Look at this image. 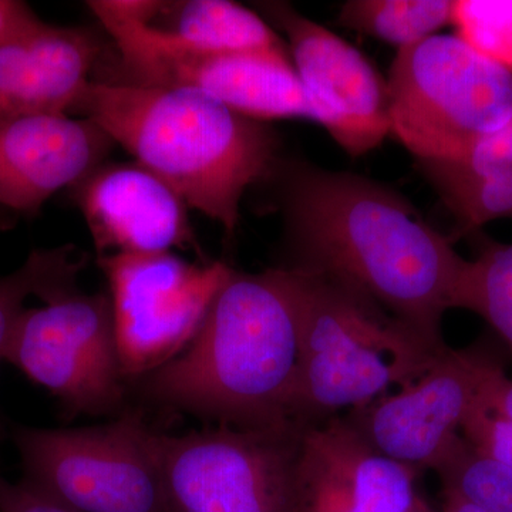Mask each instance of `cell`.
Segmentation results:
<instances>
[{
    "label": "cell",
    "instance_id": "obj_2",
    "mask_svg": "<svg viewBox=\"0 0 512 512\" xmlns=\"http://www.w3.org/2000/svg\"><path fill=\"white\" fill-rule=\"evenodd\" d=\"M302 275L292 268L232 269L200 332L180 356L150 373L140 390L168 409L269 427L293 421L288 406L301 346Z\"/></svg>",
    "mask_w": 512,
    "mask_h": 512
},
{
    "label": "cell",
    "instance_id": "obj_28",
    "mask_svg": "<svg viewBox=\"0 0 512 512\" xmlns=\"http://www.w3.org/2000/svg\"><path fill=\"white\" fill-rule=\"evenodd\" d=\"M478 404L485 412L512 421V379L505 375L497 360L493 359L485 372Z\"/></svg>",
    "mask_w": 512,
    "mask_h": 512
},
{
    "label": "cell",
    "instance_id": "obj_21",
    "mask_svg": "<svg viewBox=\"0 0 512 512\" xmlns=\"http://www.w3.org/2000/svg\"><path fill=\"white\" fill-rule=\"evenodd\" d=\"M477 256L468 261L456 308L477 313L512 352V242L474 232Z\"/></svg>",
    "mask_w": 512,
    "mask_h": 512
},
{
    "label": "cell",
    "instance_id": "obj_23",
    "mask_svg": "<svg viewBox=\"0 0 512 512\" xmlns=\"http://www.w3.org/2000/svg\"><path fill=\"white\" fill-rule=\"evenodd\" d=\"M451 23L467 45L512 70V0H456Z\"/></svg>",
    "mask_w": 512,
    "mask_h": 512
},
{
    "label": "cell",
    "instance_id": "obj_26",
    "mask_svg": "<svg viewBox=\"0 0 512 512\" xmlns=\"http://www.w3.org/2000/svg\"><path fill=\"white\" fill-rule=\"evenodd\" d=\"M474 170L512 168V117L500 130L478 140L466 156L453 161Z\"/></svg>",
    "mask_w": 512,
    "mask_h": 512
},
{
    "label": "cell",
    "instance_id": "obj_19",
    "mask_svg": "<svg viewBox=\"0 0 512 512\" xmlns=\"http://www.w3.org/2000/svg\"><path fill=\"white\" fill-rule=\"evenodd\" d=\"M84 261L72 245L37 248L12 274L0 278V363L19 316L29 298L43 303L55 301L77 291V281ZM5 439V426L0 416V443Z\"/></svg>",
    "mask_w": 512,
    "mask_h": 512
},
{
    "label": "cell",
    "instance_id": "obj_20",
    "mask_svg": "<svg viewBox=\"0 0 512 512\" xmlns=\"http://www.w3.org/2000/svg\"><path fill=\"white\" fill-rule=\"evenodd\" d=\"M453 10V0H349L339 23L400 50L436 35L451 23Z\"/></svg>",
    "mask_w": 512,
    "mask_h": 512
},
{
    "label": "cell",
    "instance_id": "obj_4",
    "mask_svg": "<svg viewBox=\"0 0 512 512\" xmlns=\"http://www.w3.org/2000/svg\"><path fill=\"white\" fill-rule=\"evenodd\" d=\"M299 272L301 346L289 419L318 424L340 410L366 406L393 384L419 379L448 349L431 345L350 286Z\"/></svg>",
    "mask_w": 512,
    "mask_h": 512
},
{
    "label": "cell",
    "instance_id": "obj_22",
    "mask_svg": "<svg viewBox=\"0 0 512 512\" xmlns=\"http://www.w3.org/2000/svg\"><path fill=\"white\" fill-rule=\"evenodd\" d=\"M444 494H453L487 512H512V468L484 456L461 434L433 468Z\"/></svg>",
    "mask_w": 512,
    "mask_h": 512
},
{
    "label": "cell",
    "instance_id": "obj_27",
    "mask_svg": "<svg viewBox=\"0 0 512 512\" xmlns=\"http://www.w3.org/2000/svg\"><path fill=\"white\" fill-rule=\"evenodd\" d=\"M46 25L28 3L0 0V49L35 35Z\"/></svg>",
    "mask_w": 512,
    "mask_h": 512
},
{
    "label": "cell",
    "instance_id": "obj_14",
    "mask_svg": "<svg viewBox=\"0 0 512 512\" xmlns=\"http://www.w3.org/2000/svg\"><path fill=\"white\" fill-rule=\"evenodd\" d=\"M99 256L200 252L187 202L136 163H103L72 188Z\"/></svg>",
    "mask_w": 512,
    "mask_h": 512
},
{
    "label": "cell",
    "instance_id": "obj_10",
    "mask_svg": "<svg viewBox=\"0 0 512 512\" xmlns=\"http://www.w3.org/2000/svg\"><path fill=\"white\" fill-rule=\"evenodd\" d=\"M109 284L126 380H140L190 346L232 268L174 252L99 256Z\"/></svg>",
    "mask_w": 512,
    "mask_h": 512
},
{
    "label": "cell",
    "instance_id": "obj_5",
    "mask_svg": "<svg viewBox=\"0 0 512 512\" xmlns=\"http://www.w3.org/2000/svg\"><path fill=\"white\" fill-rule=\"evenodd\" d=\"M87 5L119 52L121 76L106 82L194 90L259 121H316L289 50L201 52L171 42L148 25L160 2L93 0Z\"/></svg>",
    "mask_w": 512,
    "mask_h": 512
},
{
    "label": "cell",
    "instance_id": "obj_11",
    "mask_svg": "<svg viewBox=\"0 0 512 512\" xmlns=\"http://www.w3.org/2000/svg\"><path fill=\"white\" fill-rule=\"evenodd\" d=\"M259 9L288 39L286 46L316 123L350 157L379 147L392 126L387 82L373 64L356 47L288 3L264 2Z\"/></svg>",
    "mask_w": 512,
    "mask_h": 512
},
{
    "label": "cell",
    "instance_id": "obj_17",
    "mask_svg": "<svg viewBox=\"0 0 512 512\" xmlns=\"http://www.w3.org/2000/svg\"><path fill=\"white\" fill-rule=\"evenodd\" d=\"M148 25L171 42L208 53L288 50L272 26L254 10L229 0L160 2Z\"/></svg>",
    "mask_w": 512,
    "mask_h": 512
},
{
    "label": "cell",
    "instance_id": "obj_25",
    "mask_svg": "<svg viewBox=\"0 0 512 512\" xmlns=\"http://www.w3.org/2000/svg\"><path fill=\"white\" fill-rule=\"evenodd\" d=\"M0 512H79L26 480L0 476Z\"/></svg>",
    "mask_w": 512,
    "mask_h": 512
},
{
    "label": "cell",
    "instance_id": "obj_7",
    "mask_svg": "<svg viewBox=\"0 0 512 512\" xmlns=\"http://www.w3.org/2000/svg\"><path fill=\"white\" fill-rule=\"evenodd\" d=\"M23 480L79 512H170L157 431L136 410L101 426H15Z\"/></svg>",
    "mask_w": 512,
    "mask_h": 512
},
{
    "label": "cell",
    "instance_id": "obj_1",
    "mask_svg": "<svg viewBox=\"0 0 512 512\" xmlns=\"http://www.w3.org/2000/svg\"><path fill=\"white\" fill-rule=\"evenodd\" d=\"M286 268L322 274L372 299L437 348L468 261L399 192L352 173L276 164Z\"/></svg>",
    "mask_w": 512,
    "mask_h": 512
},
{
    "label": "cell",
    "instance_id": "obj_3",
    "mask_svg": "<svg viewBox=\"0 0 512 512\" xmlns=\"http://www.w3.org/2000/svg\"><path fill=\"white\" fill-rule=\"evenodd\" d=\"M70 114L94 121L229 237L245 192L278 164L265 121L194 90L90 80Z\"/></svg>",
    "mask_w": 512,
    "mask_h": 512
},
{
    "label": "cell",
    "instance_id": "obj_8",
    "mask_svg": "<svg viewBox=\"0 0 512 512\" xmlns=\"http://www.w3.org/2000/svg\"><path fill=\"white\" fill-rule=\"evenodd\" d=\"M306 426H220L183 436L157 431L170 512H291Z\"/></svg>",
    "mask_w": 512,
    "mask_h": 512
},
{
    "label": "cell",
    "instance_id": "obj_12",
    "mask_svg": "<svg viewBox=\"0 0 512 512\" xmlns=\"http://www.w3.org/2000/svg\"><path fill=\"white\" fill-rule=\"evenodd\" d=\"M491 357L448 348L393 396L350 410L345 420L376 453L416 471L433 470L480 397Z\"/></svg>",
    "mask_w": 512,
    "mask_h": 512
},
{
    "label": "cell",
    "instance_id": "obj_18",
    "mask_svg": "<svg viewBox=\"0 0 512 512\" xmlns=\"http://www.w3.org/2000/svg\"><path fill=\"white\" fill-rule=\"evenodd\" d=\"M427 180L456 215L458 235L512 218V168L474 170L453 161H417Z\"/></svg>",
    "mask_w": 512,
    "mask_h": 512
},
{
    "label": "cell",
    "instance_id": "obj_30",
    "mask_svg": "<svg viewBox=\"0 0 512 512\" xmlns=\"http://www.w3.org/2000/svg\"><path fill=\"white\" fill-rule=\"evenodd\" d=\"M412 512H431L429 510V508L426 507V505H424L423 501H419V503H417L416 507L413 508V511Z\"/></svg>",
    "mask_w": 512,
    "mask_h": 512
},
{
    "label": "cell",
    "instance_id": "obj_15",
    "mask_svg": "<svg viewBox=\"0 0 512 512\" xmlns=\"http://www.w3.org/2000/svg\"><path fill=\"white\" fill-rule=\"evenodd\" d=\"M114 143L84 117L26 116L0 121V205L35 215L56 192L106 163Z\"/></svg>",
    "mask_w": 512,
    "mask_h": 512
},
{
    "label": "cell",
    "instance_id": "obj_9",
    "mask_svg": "<svg viewBox=\"0 0 512 512\" xmlns=\"http://www.w3.org/2000/svg\"><path fill=\"white\" fill-rule=\"evenodd\" d=\"M5 362L52 394L64 414L124 412L126 377L109 292L77 289L26 308L10 335Z\"/></svg>",
    "mask_w": 512,
    "mask_h": 512
},
{
    "label": "cell",
    "instance_id": "obj_16",
    "mask_svg": "<svg viewBox=\"0 0 512 512\" xmlns=\"http://www.w3.org/2000/svg\"><path fill=\"white\" fill-rule=\"evenodd\" d=\"M100 53L90 30L50 25L2 47L0 121L70 114Z\"/></svg>",
    "mask_w": 512,
    "mask_h": 512
},
{
    "label": "cell",
    "instance_id": "obj_24",
    "mask_svg": "<svg viewBox=\"0 0 512 512\" xmlns=\"http://www.w3.org/2000/svg\"><path fill=\"white\" fill-rule=\"evenodd\" d=\"M460 434L484 456L512 468V421L485 412L477 404L461 426Z\"/></svg>",
    "mask_w": 512,
    "mask_h": 512
},
{
    "label": "cell",
    "instance_id": "obj_6",
    "mask_svg": "<svg viewBox=\"0 0 512 512\" xmlns=\"http://www.w3.org/2000/svg\"><path fill=\"white\" fill-rule=\"evenodd\" d=\"M390 126L417 161H457L512 117V70L457 35L400 49L389 79Z\"/></svg>",
    "mask_w": 512,
    "mask_h": 512
},
{
    "label": "cell",
    "instance_id": "obj_13",
    "mask_svg": "<svg viewBox=\"0 0 512 512\" xmlns=\"http://www.w3.org/2000/svg\"><path fill=\"white\" fill-rule=\"evenodd\" d=\"M419 471L376 453L345 417L303 430L291 512H412Z\"/></svg>",
    "mask_w": 512,
    "mask_h": 512
},
{
    "label": "cell",
    "instance_id": "obj_29",
    "mask_svg": "<svg viewBox=\"0 0 512 512\" xmlns=\"http://www.w3.org/2000/svg\"><path fill=\"white\" fill-rule=\"evenodd\" d=\"M444 495H446L444 512H487L483 508L478 507V505L470 503V501L464 500V498L457 497V495Z\"/></svg>",
    "mask_w": 512,
    "mask_h": 512
}]
</instances>
